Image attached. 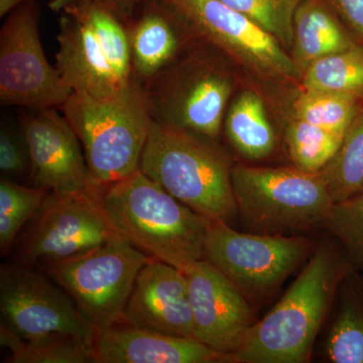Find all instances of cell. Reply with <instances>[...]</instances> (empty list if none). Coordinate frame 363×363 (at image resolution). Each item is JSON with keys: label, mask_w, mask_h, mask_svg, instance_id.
Returning a JSON list of instances; mask_svg holds the SVG:
<instances>
[{"label": "cell", "mask_w": 363, "mask_h": 363, "mask_svg": "<svg viewBox=\"0 0 363 363\" xmlns=\"http://www.w3.org/2000/svg\"><path fill=\"white\" fill-rule=\"evenodd\" d=\"M346 267L330 241L319 243L278 304L248 332L230 363H307Z\"/></svg>", "instance_id": "1"}, {"label": "cell", "mask_w": 363, "mask_h": 363, "mask_svg": "<svg viewBox=\"0 0 363 363\" xmlns=\"http://www.w3.org/2000/svg\"><path fill=\"white\" fill-rule=\"evenodd\" d=\"M97 193L112 228L150 257L183 272L204 259L211 219L177 200L140 168L97 187Z\"/></svg>", "instance_id": "2"}, {"label": "cell", "mask_w": 363, "mask_h": 363, "mask_svg": "<svg viewBox=\"0 0 363 363\" xmlns=\"http://www.w3.org/2000/svg\"><path fill=\"white\" fill-rule=\"evenodd\" d=\"M233 164L216 140L152 121L140 169L193 211L211 220L238 214Z\"/></svg>", "instance_id": "3"}, {"label": "cell", "mask_w": 363, "mask_h": 363, "mask_svg": "<svg viewBox=\"0 0 363 363\" xmlns=\"http://www.w3.org/2000/svg\"><path fill=\"white\" fill-rule=\"evenodd\" d=\"M233 64L218 48L198 40L143 86L152 121L217 140L235 86Z\"/></svg>", "instance_id": "4"}, {"label": "cell", "mask_w": 363, "mask_h": 363, "mask_svg": "<svg viewBox=\"0 0 363 363\" xmlns=\"http://www.w3.org/2000/svg\"><path fill=\"white\" fill-rule=\"evenodd\" d=\"M59 111L80 140L92 185H111L140 168L152 123L142 86L133 80L108 99L73 91Z\"/></svg>", "instance_id": "5"}, {"label": "cell", "mask_w": 363, "mask_h": 363, "mask_svg": "<svg viewBox=\"0 0 363 363\" xmlns=\"http://www.w3.org/2000/svg\"><path fill=\"white\" fill-rule=\"evenodd\" d=\"M59 13L56 67L67 85L98 99L123 92L133 81L123 21L89 0L67 4Z\"/></svg>", "instance_id": "6"}, {"label": "cell", "mask_w": 363, "mask_h": 363, "mask_svg": "<svg viewBox=\"0 0 363 363\" xmlns=\"http://www.w3.org/2000/svg\"><path fill=\"white\" fill-rule=\"evenodd\" d=\"M238 214L253 233L296 235L322 225L332 200L322 172L233 164Z\"/></svg>", "instance_id": "7"}, {"label": "cell", "mask_w": 363, "mask_h": 363, "mask_svg": "<svg viewBox=\"0 0 363 363\" xmlns=\"http://www.w3.org/2000/svg\"><path fill=\"white\" fill-rule=\"evenodd\" d=\"M313 250L314 242L303 236L240 233L218 219L208 226L204 259L250 302H259L278 292Z\"/></svg>", "instance_id": "8"}, {"label": "cell", "mask_w": 363, "mask_h": 363, "mask_svg": "<svg viewBox=\"0 0 363 363\" xmlns=\"http://www.w3.org/2000/svg\"><path fill=\"white\" fill-rule=\"evenodd\" d=\"M152 259L118 234L87 255L45 269L98 332L123 322L135 279Z\"/></svg>", "instance_id": "9"}, {"label": "cell", "mask_w": 363, "mask_h": 363, "mask_svg": "<svg viewBox=\"0 0 363 363\" xmlns=\"http://www.w3.org/2000/svg\"><path fill=\"white\" fill-rule=\"evenodd\" d=\"M40 7L26 0L7 14L0 30V104L28 111L58 108L73 90L45 57Z\"/></svg>", "instance_id": "10"}, {"label": "cell", "mask_w": 363, "mask_h": 363, "mask_svg": "<svg viewBox=\"0 0 363 363\" xmlns=\"http://www.w3.org/2000/svg\"><path fill=\"white\" fill-rule=\"evenodd\" d=\"M116 235L100 205L96 186L80 192H49L33 217L20 257L26 267H48L87 255Z\"/></svg>", "instance_id": "11"}, {"label": "cell", "mask_w": 363, "mask_h": 363, "mask_svg": "<svg viewBox=\"0 0 363 363\" xmlns=\"http://www.w3.org/2000/svg\"><path fill=\"white\" fill-rule=\"evenodd\" d=\"M199 39L225 52L234 64L274 79L292 80L301 72L278 40L221 0H160Z\"/></svg>", "instance_id": "12"}, {"label": "cell", "mask_w": 363, "mask_h": 363, "mask_svg": "<svg viewBox=\"0 0 363 363\" xmlns=\"http://www.w3.org/2000/svg\"><path fill=\"white\" fill-rule=\"evenodd\" d=\"M1 324L21 338L69 334L93 343L97 330L68 293L28 267L0 269Z\"/></svg>", "instance_id": "13"}, {"label": "cell", "mask_w": 363, "mask_h": 363, "mask_svg": "<svg viewBox=\"0 0 363 363\" xmlns=\"http://www.w3.org/2000/svg\"><path fill=\"white\" fill-rule=\"evenodd\" d=\"M194 321L195 338L217 352L231 357L255 322L250 301L206 259L184 272Z\"/></svg>", "instance_id": "14"}, {"label": "cell", "mask_w": 363, "mask_h": 363, "mask_svg": "<svg viewBox=\"0 0 363 363\" xmlns=\"http://www.w3.org/2000/svg\"><path fill=\"white\" fill-rule=\"evenodd\" d=\"M20 123L30 154V186L55 193L92 186L80 140L58 108L23 111Z\"/></svg>", "instance_id": "15"}, {"label": "cell", "mask_w": 363, "mask_h": 363, "mask_svg": "<svg viewBox=\"0 0 363 363\" xmlns=\"http://www.w3.org/2000/svg\"><path fill=\"white\" fill-rule=\"evenodd\" d=\"M123 322L135 328L196 339L185 274L152 257L135 279Z\"/></svg>", "instance_id": "16"}, {"label": "cell", "mask_w": 363, "mask_h": 363, "mask_svg": "<svg viewBox=\"0 0 363 363\" xmlns=\"http://www.w3.org/2000/svg\"><path fill=\"white\" fill-rule=\"evenodd\" d=\"M124 26L130 45L131 76L142 87L199 40L190 26L160 0H142Z\"/></svg>", "instance_id": "17"}, {"label": "cell", "mask_w": 363, "mask_h": 363, "mask_svg": "<svg viewBox=\"0 0 363 363\" xmlns=\"http://www.w3.org/2000/svg\"><path fill=\"white\" fill-rule=\"evenodd\" d=\"M95 363H228V357L197 339L111 327L93 341Z\"/></svg>", "instance_id": "18"}, {"label": "cell", "mask_w": 363, "mask_h": 363, "mask_svg": "<svg viewBox=\"0 0 363 363\" xmlns=\"http://www.w3.org/2000/svg\"><path fill=\"white\" fill-rule=\"evenodd\" d=\"M337 13L327 0H304L294 18V55L296 66L304 73L322 57L354 47Z\"/></svg>", "instance_id": "19"}, {"label": "cell", "mask_w": 363, "mask_h": 363, "mask_svg": "<svg viewBox=\"0 0 363 363\" xmlns=\"http://www.w3.org/2000/svg\"><path fill=\"white\" fill-rule=\"evenodd\" d=\"M335 311L323 344L333 363H363V281L345 269L336 291Z\"/></svg>", "instance_id": "20"}, {"label": "cell", "mask_w": 363, "mask_h": 363, "mask_svg": "<svg viewBox=\"0 0 363 363\" xmlns=\"http://www.w3.org/2000/svg\"><path fill=\"white\" fill-rule=\"evenodd\" d=\"M223 123L229 143L245 159H264L274 150L276 135L257 93L245 90L234 98Z\"/></svg>", "instance_id": "21"}, {"label": "cell", "mask_w": 363, "mask_h": 363, "mask_svg": "<svg viewBox=\"0 0 363 363\" xmlns=\"http://www.w3.org/2000/svg\"><path fill=\"white\" fill-rule=\"evenodd\" d=\"M0 344L11 352L6 363H95L93 343L69 334L25 339L1 324Z\"/></svg>", "instance_id": "22"}, {"label": "cell", "mask_w": 363, "mask_h": 363, "mask_svg": "<svg viewBox=\"0 0 363 363\" xmlns=\"http://www.w3.org/2000/svg\"><path fill=\"white\" fill-rule=\"evenodd\" d=\"M304 90L363 96V47L322 57L303 73Z\"/></svg>", "instance_id": "23"}, {"label": "cell", "mask_w": 363, "mask_h": 363, "mask_svg": "<svg viewBox=\"0 0 363 363\" xmlns=\"http://www.w3.org/2000/svg\"><path fill=\"white\" fill-rule=\"evenodd\" d=\"M321 172L334 203L363 193V109L346 130L335 157Z\"/></svg>", "instance_id": "24"}, {"label": "cell", "mask_w": 363, "mask_h": 363, "mask_svg": "<svg viewBox=\"0 0 363 363\" xmlns=\"http://www.w3.org/2000/svg\"><path fill=\"white\" fill-rule=\"evenodd\" d=\"M344 135L345 133L294 119L289 124L286 135L294 166L308 173L322 171L335 157Z\"/></svg>", "instance_id": "25"}, {"label": "cell", "mask_w": 363, "mask_h": 363, "mask_svg": "<svg viewBox=\"0 0 363 363\" xmlns=\"http://www.w3.org/2000/svg\"><path fill=\"white\" fill-rule=\"evenodd\" d=\"M48 191L23 186L9 179L0 181V252L6 255L26 222L42 206Z\"/></svg>", "instance_id": "26"}, {"label": "cell", "mask_w": 363, "mask_h": 363, "mask_svg": "<svg viewBox=\"0 0 363 363\" xmlns=\"http://www.w3.org/2000/svg\"><path fill=\"white\" fill-rule=\"evenodd\" d=\"M359 99L339 93L304 90L294 104V119L346 133L359 112Z\"/></svg>", "instance_id": "27"}, {"label": "cell", "mask_w": 363, "mask_h": 363, "mask_svg": "<svg viewBox=\"0 0 363 363\" xmlns=\"http://www.w3.org/2000/svg\"><path fill=\"white\" fill-rule=\"evenodd\" d=\"M245 14L278 40L285 49L294 45V18L304 0H221Z\"/></svg>", "instance_id": "28"}, {"label": "cell", "mask_w": 363, "mask_h": 363, "mask_svg": "<svg viewBox=\"0 0 363 363\" xmlns=\"http://www.w3.org/2000/svg\"><path fill=\"white\" fill-rule=\"evenodd\" d=\"M323 226L363 269V193L332 205Z\"/></svg>", "instance_id": "29"}, {"label": "cell", "mask_w": 363, "mask_h": 363, "mask_svg": "<svg viewBox=\"0 0 363 363\" xmlns=\"http://www.w3.org/2000/svg\"><path fill=\"white\" fill-rule=\"evenodd\" d=\"M30 162L25 136L7 124L0 130V171L4 179L21 178L30 173ZM13 181V180H11Z\"/></svg>", "instance_id": "30"}, {"label": "cell", "mask_w": 363, "mask_h": 363, "mask_svg": "<svg viewBox=\"0 0 363 363\" xmlns=\"http://www.w3.org/2000/svg\"><path fill=\"white\" fill-rule=\"evenodd\" d=\"M363 42V0H327Z\"/></svg>", "instance_id": "31"}, {"label": "cell", "mask_w": 363, "mask_h": 363, "mask_svg": "<svg viewBox=\"0 0 363 363\" xmlns=\"http://www.w3.org/2000/svg\"><path fill=\"white\" fill-rule=\"evenodd\" d=\"M80 0H50L49 6L55 13H59L64 6ZM111 11L123 23L130 20L142 0H89Z\"/></svg>", "instance_id": "32"}, {"label": "cell", "mask_w": 363, "mask_h": 363, "mask_svg": "<svg viewBox=\"0 0 363 363\" xmlns=\"http://www.w3.org/2000/svg\"><path fill=\"white\" fill-rule=\"evenodd\" d=\"M26 0H0V16H7Z\"/></svg>", "instance_id": "33"}]
</instances>
